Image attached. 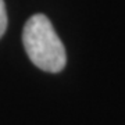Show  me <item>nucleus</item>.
<instances>
[{
  "label": "nucleus",
  "mask_w": 125,
  "mask_h": 125,
  "mask_svg": "<svg viewBox=\"0 0 125 125\" xmlns=\"http://www.w3.org/2000/svg\"><path fill=\"white\" fill-rule=\"evenodd\" d=\"M22 42L28 57L38 68L46 72H60L65 67L67 54L49 18L35 14L27 21Z\"/></svg>",
  "instance_id": "1"
},
{
  "label": "nucleus",
  "mask_w": 125,
  "mask_h": 125,
  "mask_svg": "<svg viewBox=\"0 0 125 125\" xmlns=\"http://www.w3.org/2000/svg\"><path fill=\"white\" fill-rule=\"evenodd\" d=\"M7 28V11H6L4 1L0 0V38L3 36Z\"/></svg>",
  "instance_id": "2"
}]
</instances>
